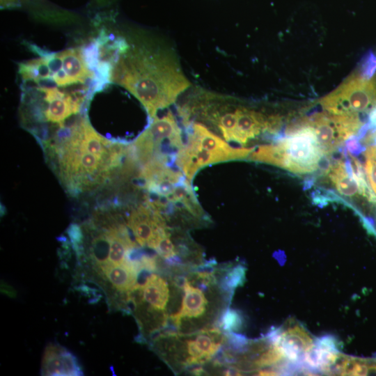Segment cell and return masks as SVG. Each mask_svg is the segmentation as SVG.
Listing matches in <instances>:
<instances>
[{
    "label": "cell",
    "mask_w": 376,
    "mask_h": 376,
    "mask_svg": "<svg viewBox=\"0 0 376 376\" xmlns=\"http://www.w3.org/2000/svg\"><path fill=\"white\" fill-rule=\"evenodd\" d=\"M44 145L61 182L74 194L101 185L129 152V146L97 133L87 116L58 127Z\"/></svg>",
    "instance_id": "obj_1"
},
{
    "label": "cell",
    "mask_w": 376,
    "mask_h": 376,
    "mask_svg": "<svg viewBox=\"0 0 376 376\" xmlns=\"http://www.w3.org/2000/svg\"><path fill=\"white\" fill-rule=\"evenodd\" d=\"M111 62L110 81L124 87L143 106L150 120L173 104L191 83L176 58L162 49L134 47L121 42Z\"/></svg>",
    "instance_id": "obj_2"
},
{
    "label": "cell",
    "mask_w": 376,
    "mask_h": 376,
    "mask_svg": "<svg viewBox=\"0 0 376 376\" xmlns=\"http://www.w3.org/2000/svg\"><path fill=\"white\" fill-rule=\"evenodd\" d=\"M216 274V270L195 271L183 279L181 308L169 317L178 332H194L218 321L232 294L218 283Z\"/></svg>",
    "instance_id": "obj_3"
},
{
    "label": "cell",
    "mask_w": 376,
    "mask_h": 376,
    "mask_svg": "<svg viewBox=\"0 0 376 376\" xmlns=\"http://www.w3.org/2000/svg\"><path fill=\"white\" fill-rule=\"evenodd\" d=\"M40 56L19 65L24 88L86 87L96 81L97 75L88 66L80 48L58 52H42Z\"/></svg>",
    "instance_id": "obj_4"
},
{
    "label": "cell",
    "mask_w": 376,
    "mask_h": 376,
    "mask_svg": "<svg viewBox=\"0 0 376 376\" xmlns=\"http://www.w3.org/2000/svg\"><path fill=\"white\" fill-rule=\"evenodd\" d=\"M226 334L216 327L191 333L168 330L154 338L152 346L169 366L178 372L210 361L225 344Z\"/></svg>",
    "instance_id": "obj_5"
},
{
    "label": "cell",
    "mask_w": 376,
    "mask_h": 376,
    "mask_svg": "<svg viewBox=\"0 0 376 376\" xmlns=\"http://www.w3.org/2000/svg\"><path fill=\"white\" fill-rule=\"evenodd\" d=\"M187 143L179 149L175 164L191 182L202 168L212 164L247 158L254 148H234L201 123L190 122Z\"/></svg>",
    "instance_id": "obj_6"
},
{
    "label": "cell",
    "mask_w": 376,
    "mask_h": 376,
    "mask_svg": "<svg viewBox=\"0 0 376 376\" xmlns=\"http://www.w3.org/2000/svg\"><path fill=\"white\" fill-rule=\"evenodd\" d=\"M182 130L170 111L152 118L148 126L130 145L136 162L145 164L160 157L175 162L177 152L184 146Z\"/></svg>",
    "instance_id": "obj_7"
},
{
    "label": "cell",
    "mask_w": 376,
    "mask_h": 376,
    "mask_svg": "<svg viewBox=\"0 0 376 376\" xmlns=\"http://www.w3.org/2000/svg\"><path fill=\"white\" fill-rule=\"evenodd\" d=\"M320 103L333 114L370 112L376 107V74L368 75L359 67Z\"/></svg>",
    "instance_id": "obj_8"
},
{
    "label": "cell",
    "mask_w": 376,
    "mask_h": 376,
    "mask_svg": "<svg viewBox=\"0 0 376 376\" xmlns=\"http://www.w3.org/2000/svg\"><path fill=\"white\" fill-rule=\"evenodd\" d=\"M276 143L284 151L285 169L299 174L317 170L318 161L324 152L311 127L300 125Z\"/></svg>",
    "instance_id": "obj_9"
},
{
    "label": "cell",
    "mask_w": 376,
    "mask_h": 376,
    "mask_svg": "<svg viewBox=\"0 0 376 376\" xmlns=\"http://www.w3.org/2000/svg\"><path fill=\"white\" fill-rule=\"evenodd\" d=\"M136 242L155 250L161 238L170 230L166 217L148 201L134 208L127 217Z\"/></svg>",
    "instance_id": "obj_10"
},
{
    "label": "cell",
    "mask_w": 376,
    "mask_h": 376,
    "mask_svg": "<svg viewBox=\"0 0 376 376\" xmlns=\"http://www.w3.org/2000/svg\"><path fill=\"white\" fill-rule=\"evenodd\" d=\"M268 335L282 350L289 362L303 361L315 341L307 330L299 322L288 320L282 328L276 329Z\"/></svg>",
    "instance_id": "obj_11"
},
{
    "label": "cell",
    "mask_w": 376,
    "mask_h": 376,
    "mask_svg": "<svg viewBox=\"0 0 376 376\" xmlns=\"http://www.w3.org/2000/svg\"><path fill=\"white\" fill-rule=\"evenodd\" d=\"M41 374L52 376L82 375L81 366L75 357L64 347L48 344L42 360Z\"/></svg>",
    "instance_id": "obj_12"
},
{
    "label": "cell",
    "mask_w": 376,
    "mask_h": 376,
    "mask_svg": "<svg viewBox=\"0 0 376 376\" xmlns=\"http://www.w3.org/2000/svg\"><path fill=\"white\" fill-rule=\"evenodd\" d=\"M97 267L114 289L124 293L126 297L138 283L140 271L130 260L120 265L104 264Z\"/></svg>",
    "instance_id": "obj_13"
},
{
    "label": "cell",
    "mask_w": 376,
    "mask_h": 376,
    "mask_svg": "<svg viewBox=\"0 0 376 376\" xmlns=\"http://www.w3.org/2000/svg\"><path fill=\"white\" fill-rule=\"evenodd\" d=\"M329 177L335 185L338 191L346 196H355L359 189L353 175H350L345 168V162L337 159L331 165Z\"/></svg>",
    "instance_id": "obj_14"
},
{
    "label": "cell",
    "mask_w": 376,
    "mask_h": 376,
    "mask_svg": "<svg viewBox=\"0 0 376 376\" xmlns=\"http://www.w3.org/2000/svg\"><path fill=\"white\" fill-rule=\"evenodd\" d=\"M219 327L227 332L238 331L243 325V318L236 310L226 308L221 314Z\"/></svg>",
    "instance_id": "obj_15"
},
{
    "label": "cell",
    "mask_w": 376,
    "mask_h": 376,
    "mask_svg": "<svg viewBox=\"0 0 376 376\" xmlns=\"http://www.w3.org/2000/svg\"><path fill=\"white\" fill-rule=\"evenodd\" d=\"M365 169L371 187L376 194V161L366 158Z\"/></svg>",
    "instance_id": "obj_16"
},
{
    "label": "cell",
    "mask_w": 376,
    "mask_h": 376,
    "mask_svg": "<svg viewBox=\"0 0 376 376\" xmlns=\"http://www.w3.org/2000/svg\"><path fill=\"white\" fill-rule=\"evenodd\" d=\"M346 147L350 154H359L362 151V146L358 138L351 137L346 140Z\"/></svg>",
    "instance_id": "obj_17"
},
{
    "label": "cell",
    "mask_w": 376,
    "mask_h": 376,
    "mask_svg": "<svg viewBox=\"0 0 376 376\" xmlns=\"http://www.w3.org/2000/svg\"><path fill=\"white\" fill-rule=\"evenodd\" d=\"M28 0H1V6L3 8H14L19 6Z\"/></svg>",
    "instance_id": "obj_18"
},
{
    "label": "cell",
    "mask_w": 376,
    "mask_h": 376,
    "mask_svg": "<svg viewBox=\"0 0 376 376\" xmlns=\"http://www.w3.org/2000/svg\"><path fill=\"white\" fill-rule=\"evenodd\" d=\"M366 158L376 161V146H369L364 151Z\"/></svg>",
    "instance_id": "obj_19"
}]
</instances>
